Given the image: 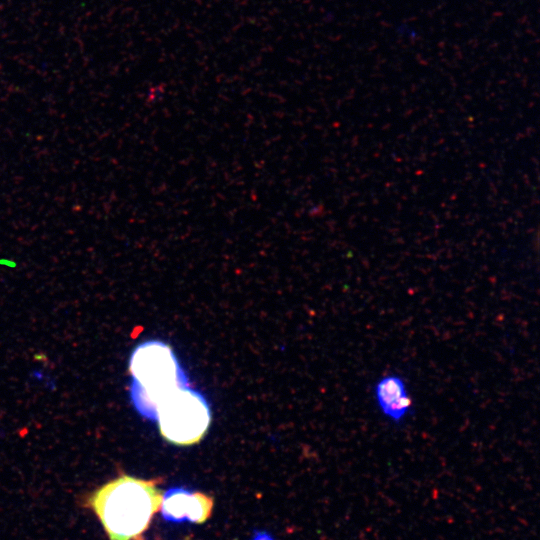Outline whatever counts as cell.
Instances as JSON below:
<instances>
[{
  "label": "cell",
  "instance_id": "7a4b0ae2",
  "mask_svg": "<svg viewBox=\"0 0 540 540\" xmlns=\"http://www.w3.org/2000/svg\"><path fill=\"white\" fill-rule=\"evenodd\" d=\"M129 370L131 398L136 409L154 420L160 401L174 390L188 386V379L171 348L160 341H148L133 351Z\"/></svg>",
  "mask_w": 540,
  "mask_h": 540
},
{
  "label": "cell",
  "instance_id": "5b68a950",
  "mask_svg": "<svg viewBox=\"0 0 540 540\" xmlns=\"http://www.w3.org/2000/svg\"><path fill=\"white\" fill-rule=\"evenodd\" d=\"M373 396L380 413L392 423L403 422L412 410V398L405 380L398 374H386L373 388Z\"/></svg>",
  "mask_w": 540,
  "mask_h": 540
},
{
  "label": "cell",
  "instance_id": "6da1fadb",
  "mask_svg": "<svg viewBox=\"0 0 540 540\" xmlns=\"http://www.w3.org/2000/svg\"><path fill=\"white\" fill-rule=\"evenodd\" d=\"M159 482L121 474L90 493L85 506L96 514L109 540H144L162 504Z\"/></svg>",
  "mask_w": 540,
  "mask_h": 540
},
{
  "label": "cell",
  "instance_id": "3957f363",
  "mask_svg": "<svg viewBox=\"0 0 540 540\" xmlns=\"http://www.w3.org/2000/svg\"><path fill=\"white\" fill-rule=\"evenodd\" d=\"M154 420L159 424L161 435L169 442L192 445L206 433L211 414L204 397L185 386L160 401Z\"/></svg>",
  "mask_w": 540,
  "mask_h": 540
},
{
  "label": "cell",
  "instance_id": "277c9868",
  "mask_svg": "<svg viewBox=\"0 0 540 540\" xmlns=\"http://www.w3.org/2000/svg\"><path fill=\"white\" fill-rule=\"evenodd\" d=\"M160 509L167 521L202 524L212 514L213 499L201 492L171 488L163 495Z\"/></svg>",
  "mask_w": 540,
  "mask_h": 540
}]
</instances>
